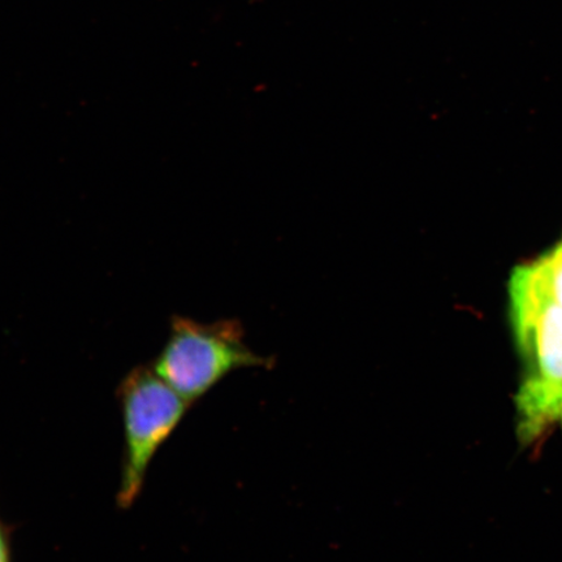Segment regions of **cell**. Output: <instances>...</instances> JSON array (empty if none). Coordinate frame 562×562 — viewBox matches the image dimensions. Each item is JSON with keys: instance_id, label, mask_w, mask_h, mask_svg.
Returning <instances> with one entry per match:
<instances>
[{"instance_id": "1", "label": "cell", "mask_w": 562, "mask_h": 562, "mask_svg": "<svg viewBox=\"0 0 562 562\" xmlns=\"http://www.w3.org/2000/svg\"><path fill=\"white\" fill-rule=\"evenodd\" d=\"M509 321L522 362L515 398L524 445L562 428V241L509 280Z\"/></svg>"}, {"instance_id": "2", "label": "cell", "mask_w": 562, "mask_h": 562, "mask_svg": "<svg viewBox=\"0 0 562 562\" xmlns=\"http://www.w3.org/2000/svg\"><path fill=\"white\" fill-rule=\"evenodd\" d=\"M273 361L245 342L241 323H201L173 316L170 336L153 369L192 405L236 370L270 369Z\"/></svg>"}, {"instance_id": "3", "label": "cell", "mask_w": 562, "mask_h": 562, "mask_svg": "<svg viewBox=\"0 0 562 562\" xmlns=\"http://www.w3.org/2000/svg\"><path fill=\"white\" fill-rule=\"evenodd\" d=\"M124 420V462L117 504L128 509L143 491L154 456L171 437L189 406L153 367H138L119 386Z\"/></svg>"}, {"instance_id": "4", "label": "cell", "mask_w": 562, "mask_h": 562, "mask_svg": "<svg viewBox=\"0 0 562 562\" xmlns=\"http://www.w3.org/2000/svg\"><path fill=\"white\" fill-rule=\"evenodd\" d=\"M0 562H11L10 536L0 521Z\"/></svg>"}]
</instances>
